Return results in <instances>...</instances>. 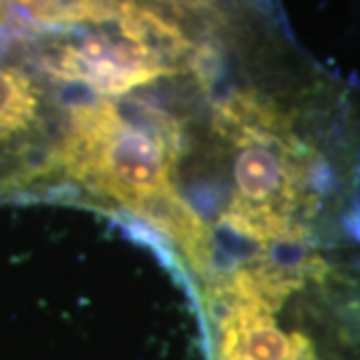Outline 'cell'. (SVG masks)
<instances>
[{"mask_svg":"<svg viewBox=\"0 0 360 360\" xmlns=\"http://www.w3.org/2000/svg\"><path fill=\"white\" fill-rule=\"evenodd\" d=\"M148 2L160 4L172 13L196 20H220L231 16L224 11L222 0H148Z\"/></svg>","mask_w":360,"mask_h":360,"instance_id":"obj_1","label":"cell"}]
</instances>
